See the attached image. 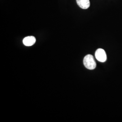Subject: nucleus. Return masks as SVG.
<instances>
[{"instance_id": "1", "label": "nucleus", "mask_w": 122, "mask_h": 122, "mask_svg": "<svg viewBox=\"0 0 122 122\" xmlns=\"http://www.w3.org/2000/svg\"><path fill=\"white\" fill-rule=\"evenodd\" d=\"M83 63L85 66L89 70H93L96 67V62L93 56L91 54L87 55L84 57Z\"/></svg>"}, {"instance_id": "2", "label": "nucleus", "mask_w": 122, "mask_h": 122, "mask_svg": "<svg viewBox=\"0 0 122 122\" xmlns=\"http://www.w3.org/2000/svg\"><path fill=\"white\" fill-rule=\"evenodd\" d=\"M95 56L98 61L104 62L107 59V56L105 50L102 48L98 49L95 53Z\"/></svg>"}, {"instance_id": "3", "label": "nucleus", "mask_w": 122, "mask_h": 122, "mask_svg": "<svg viewBox=\"0 0 122 122\" xmlns=\"http://www.w3.org/2000/svg\"><path fill=\"white\" fill-rule=\"evenodd\" d=\"M35 42H36V39L35 37L33 36L26 37L23 40V44L26 46H32L35 44Z\"/></svg>"}, {"instance_id": "4", "label": "nucleus", "mask_w": 122, "mask_h": 122, "mask_svg": "<svg viewBox=\"0 0 122 122\" xmlns=\"http://www.w3.org/2000/svg\"><path fill=\"white\" fill-rule=\"evenodd\" d=\"M79 6L83 9H87L90 6V0H76Z\"/></svg>"}]
</instances>
